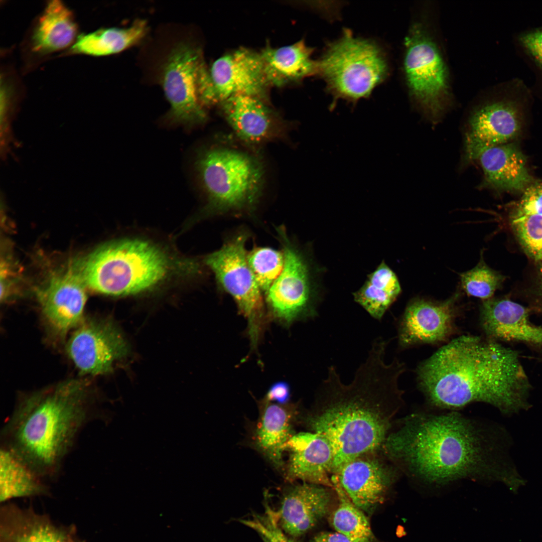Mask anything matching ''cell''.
I'll return each instance as SVG.
<instances>
[{
	"instance_id": "1",
	"label": "cell",
	"mask_w": 542,
	"mask_h": 542,
	"mask_svg": "<svg viewBox=\"0 0 542 542\" xmlns=\"http://www.w3.org/2000/svg\"><path fill=\"white\" fill-rule=\"evenodd\" d=\"M503 434L497 426L458 411L417 413L390 431L383 447L397 468L423 484L488 480L516 492L525 481L510 462Z\"/></svg>"
},
{
	"instance_id": "2",
	"label": "cell",
	"mask_w": 542,
	"mask_h": 542,
	"mask_svg": "<svg viewBox=\"0 0 542 542\" xmlns=\"http://www.w3.org/2000/svg\"><path fill=\"white\" fill-rule=\"evenodd\" d=\"M388 343L382 337L374 340L349 384L330 366L317 390L308 422L312 432L332 446V474L347 462L383 447L402 405L398 379L405 366L397 359L389 364L384 361Z\"/></svg>"
},
{
	"instance_id": "3",
	"label": "cell",
	"mask_w": 542,
	"mask_h": 542,
	"mask_svg": "<svg viewBox=\"0 0 542 542\" xmlns=\"http://www.w3.org/2000/svg\"><path fill=\"white\" fill-rule=\"evenodd\" d=\"M417 377L427 402L439 409L481 402L511 415L530 406L531 386L519 354L487 338L452 340L418 366Z\"/></svg>"
},
{
	"instance_id": "4",
	"label": "cell",
	"mask_w": 542,
	"mask_h": 542,
	"mask_svg": "<svg viewBox=\"0 0 542 542\" xmlns=\"http://www.w3.org/2000/svg\"><path fill=\"white\" fill-rule=\"evenodd\" d=\"M88 382L71 379L24 395L1 433V447L43 479L56 478L84 427L101 418Z\"/></svg>"
},
{
	"instance_id": "5",
	"label": "cell",
	"mask_w": 542,
	"mask_h": 542,
	"mask_svg": "<svg viewBox=\"0 0 542 542\" xmlns=\"http://www.w3.org/2000/svg\"><path fill=\"white\" fill-rule=\"evenodd\" d=\"M73 264L87 288L111 296L152 290L199 264L174 258L149 240L125 238L107 242Z\"/></svg>"
},
{
	"instance_id": "6",
	"label": "cell",
	"mask_w": 542,
	"mask_h": 542,
	"mask_svg": "<svg viewBox=\"0 0 542 542\" xmlns=\"http://www.w3.org/2000/svg\"><path fill=\"white\" fill-rule=\"evenodd\" d=\"M195 165L208 199L206 213L249 210L256 203L263 172L248 155L212 148L200 152Z\"/></svg>"
},
{
	"instance_id": "7",
	"label": "cell",
	"mask_w": 542,
	"mask_h": 542,
	"mask_svg": "<svg viewBox=\"0 0 542 542\" xmlns=\"http://www.w3.org/2000/svg\"><path fill=\"white\" fill-rule=\"evenodd\" d=\"M494 97L469 117L465 132L463 162L478 159L486 149L514 142L521 137L530 118L534 95L519 78L503 83Z\"/></svg>"
},
{
	"instance_id": "8",
	"label": "cell",
	"mask_w": 542,
	"mask_h": 542,
	"mask_svg": "<svg viewBox=\"0 0 542 542\" xmlns=\"http://www.w3.org/2000/svg\"><path fill=\"white\" fill-rule=\"evenodd\" d=\"M318 67V73L325 80L334 100L342 98L353 103L369 96L387 73L380 48L346 30L340 38L328 45Z\"/></svg>"
},
{
	"instance_id": "9",
	"label": "cell",
	"mask_w": 542,
	"mask_h": 542,
	"mask_svg": "<svg viewBox=\"0 0 542 542\" xmlns=\"http://www.w3.org/2000/svg\"><path fill=\"white\" fill-rule=\"evenodd\" d=\"M284 255L283 270L265 294L270 316L289 326L296 321L318 316L319 293L314 284L309 261L288 237L285 229L277 228Z\"/></svg>"
},
{
	"instance_id": "10",
	"label": "cell",
	"mask_w": 542,
	"mask_h": 542,
	"mask_svg": "<svg viewBox=\"0 0 542 542\" xmlns=\"http://www.w3.org/2000/svg\"><path fill=\"white\" fill-rule=\"evenodd\" d=\"M248 233L241 231L225 241L220 248L208 254L205 264L214 274L217 284L234 300L248 322L251 343L255 347L264 315L263 293L247 260Z\"/></svg>"
},
{
	"instance_id": "11",
	"label": "cell",
	"mask_w": 542,
	"mask_h": 542,
	"mask_svg": "<svg viewBox=\"0 0 542 542\" xmlns=\"http://www.w3.org/2000/svg\"><path fill=\"white\" fill-rule=\"evenodd\" d=\"M405 46L404 69L411 93L424 111L436 119L449 97L445 64L436 44L418 24L412 28Z\"/></svg>"
},
{
	"instance_id": "12",
	"label": "cell",
	"mask_w": 542,
	"mask_h": 542,
	"mask_svg": "<svg viewBox=\"0 0 542 542\" xmlns=\"http://www.w3.org/2000/svg\"><path fill=\"white\" fill-rule=\"evenodd\" d=\"M207 71L199 49L188 43L176 45L163 68L161 83L171 108L168 119L189 127L203 121L202 81Z\"/></svg>"
},
{
	"instance_id": "13",
	"label": "cell",
	"mask_w": 542,
	"mask_h": 542,
	"mask_svg": "<svg viewBox=\"0 0 542 542\" xmlns=\"http://www.w3.org/2000/svg\"><path fill=\"white\" fill-rule=\"evenodd\" d=\"M66 352L81 374L97 375L112 371L128 353V346L108 320L84 318L67 343Z\"/></svg>"
},
{
	"instance_id": "14",
	"label": "cell",
	"mask_w": 542,
	"mask_h": 542,
	"mask_svg": "<svg viewBox=\"0 0 542 542\" xmlns=\"http://www.w3.org/2000/svg\"><path fill=\"white\" fill-rule=\"evenodd\" d=\"M211 104L239 95L264 98L269 86L260 54L239 48L217 58L208 71Z\"/></svg>"
},
{
	"instance_id": "15",
	"label": "cell",
	"mask_w": 542,
	"mask_h": 542,
	"mask_svg": "<svg viewBox=\"0 0 542 542\" xmlns=\"http://www.w3.org/2000/svg\"><path fill=\"white\" fill-rule=\"evenodd\" d=\"M86 286L72 265L53 275L36 295L42 315L50 331L63 339L83 320L87 301Z\"/></svg>"
},
{
	"instance_id": "16",
	"label": "cell",
	"mask_w": 542,
	"mask_h": 542,
	"mask_svg": "<svg viewBox=\"0 0 542 542\" xmlns=\"http://www.w3.org/2000/svg\"><path fill=\"white\" fill-rule=\"evenodd\" d=\"M459 293L442 302L421 298L410 301L398 324L399 346L437 344L448 339L456 331Z\"/></svg>"
},
{
	"instance_id": "17",
	"label": "cell",
	"mask_w": 542,
	"mask_h": 542,
	"mask_svg": "<svg viewBox=\"0 0 542 542\" xmlns=\"http://www.w3.org/2000/svg\"><path fill=\"white\" fill-rule=\"evenodd\" d=\"M372 453L347 462L334 474L352 502L368 513L383 501L395 475Z\"/></svg>"
},
{
	"instance_id": "18",
	"label": "cell",
	"mask_w": 542,
	"mask_h": 542,
	"mask_svg": "<svg viewBox=\"0 0 542 542\" xmlns=\"http://www.w3.org/2000/svg\"><path fill=\"white\" fill-rule=\"evenodd\" d=\"M529 312L510 300L491 298L481 305V325L487 338L542 346V326L530 322Z\"/></svg>"
},
{
	"instance_id": "19",
	"label": "cell",
	"mask_w": 542,
	"mask_h": 542,
	"mask_svg": "<svg viewBox=\"0 0 542 542\" xmlns=\"http://www.w3.org/2000/svg\"><path fill=\"white\" fill-rule=\"evenodd\" d=\"M329 488L303 482L287 490L276 512L284 532L298 536L314 527L329 510L332 499Z\"/></svg>"
},
{
	"instance_id": "20",
	"label": "cell",
	"mask_w": 542,
	"mask_h": 542,
	"mask_svg": "<svg viewBox=\"0 0 542 542\" xmlns=\"http://www.w3.org/2000/svg\"><path fill=\"white\" fill-rule=\"evenodd\" d=\"M291 451L287 466L289 480L320 485L333 489L332 474L334 452L329 441L314 432L292 436L286 445Z\"/></svg>"
},
{
	"instance_id": "21",
	"label": "cell",
	"mask_w": 542,
	"mask_h": 542,
	"mask_svg": "<svg viewBox=\"0 0 542 542\" xmlns=\"http://www.w3.org/2000/svg\"><path fill=\"white\" fill-rule=\"evenodd\" d=\"M478 159L483 172L482 188L523 192L533 183L525 157L514 142L488 148Z\"/></svg>"
},
{
	"instance_id": "22",
	"label": "cell",
	"mask_w": 542,
	"mask_h": 542,
	"mask_svg": "<svg viewBox=\"0 0 542 542\" xmlns=\"http://www.w3.org/2000/svg\"><path fill=\"white\" fill-rule=\"evenodd\" d=\"M313 51L304 40L277 48L266 45L259 53L269 85L297 83L318 73V61L312 58Z\"/></svg>"
},
{
	"instance_id": "23",
	"label": "cell",
	"mask_w": 542,
	"mask_h": 542,
	"mask_svg": "<svg viewBox=\"0 0 542 542\" xmlns=\"http://www.w3.org/2000/svg\"><path fill=\"white\" fill-rule=\"evenodd\" d=\"M77 26L71 11L62 2L48 3L34 28L32 50L46 54L62 50L75 42Z\"/></svg>"
},
{
	"instance_id": "24",
	"label": "cell",
	"mask_w": 542,
	"mask_h": 542,
	"mask_svg": "<svg viewBox=\"0 0 542 542\" xmlns=\"http://www.w3.org/2000/svg\"><path fill=\"white\" fill-rule=\"evenodd\" d=\"M220 104L229 124L242 139L257 142L268 134L273 118L263 98L239 95L228 98Z\"/></svg>"
},
{
	"instance_id": "25",
	"label": "cell",
	"mask_w": 542,
	"mask_h": 542,
	"mask_svg": "<svg viewBox=\"0 0 542 542\" xmlns=\"http://www.w3.org/2000/svg\"><path fill=\"white\" fill-rule=\"evenodd\" d=\"M255 433L257 448L277 468L283 466V453L292 437L293 409L265 400Z\"/></svg>"
},
{
	"instance_id": "26",
	"label": "cell",
	"mask_w": 542,
	"mask_h": 542,
	"mask_svg": "<svg viewBox=\"0 0 542 542\" xmlns=\"http://www.w3.org/2000/svg\"><path fill=\"white\" fill-rule=\"evenodd\" d=\"M147 31V23L144 20H137L128 28L100 29L78 36L70 52L92 56L116 54L139 42Z\"/></svg>"
},
{
	"instance_id": "27",
	"label": "cell",
	"mask_w": 542,
	"mask_h": 542,
	"mask_svg": "<svg viewBox=\"0 0 542 542\" xmlns=\"http://www.w3.org/2000/svg\"><path fill=\"white\" fill-rule=\"evenodd\" d=\"M1 525V542H70L62 530L47 519L8 507Z\"/></svg>"
},
{
	"instance_id": "28",
	"label": "cell",
	"mask_w": 542,
	"mask_h": 542,
	"mask_svg": "<svg viewBox=\"0 0 542 542\" xmlns=\"http://www.w3.org/2000/svg\"><path fill=\"white\" fill-rule=\"evenodd\" d=\"M401 291L396 275L383 261L353 295L356 302L380 321Z\"/></svg>"
},
{
	"instance_id": "29",
	"label": "cell",
	"mask_w": 542,
	"mask_h": 542,
	"mask_svg": "<svg viewBox=\"0 0 542 542\" xmlns=\"http://www.w3.org/2000/svg\"><path fill=\"white\" fill-rule=\"evenodd\" d=\"M43 479L7 449L1 448L0 498H11L40 494L45 492Z\"/></svg>"
},
{
	"instance_id": "30",
	"label": "cell",
	"mask_w": 542,
	"mask_h": 542,
	"mask_svg": "<svg viewBox=\"0 0 542 542\" xmlns=\"http://www.w3.org/2000/svg\"><path fill=\"white\" fill-rule=\"evenodd\" d=\"M331 479L339 500L337 508L330 516L332 526L352 542H375V537L363 511L350 500L336 475H332Z\"/></svg>"
},
{
	"instance_id": "31",
	"label": "cell",
	"mask_w": 542,
	"mask_h": 542,
	"mask_svg": "<svg viewBox=\"0 0 542 542\" xmlns=\"http://www.w3.org/2000/svg\"><path fill=\"white\" fill-rule=\"evenodd\" d=\"M513 41L516 52L533 74L532 93L542 102V26L517 33Z\"/></svg>"
},
{
	"instance_id": "32",
	"label": "cell",
	"mask_w": 542,
	"mask_h": 542,
	"mask_svg": "<svg viewBox=\"0 0 542 542\" xmlns=\"http://www.w3.org/2000/svg\"><path fill=\"white\" fill-rule=\"evenodd\" d=\"M247 260L259 287L265 294L284 267V255L282 250L257 247L247 252Z\"/></svg>"
},
{
	"instance_id": "33",
	"label": "cell",
	"mask_w": 542,
	"mask_h": 542,
	"mask_svg": "<svg viewBox=\"0 0 542 542\" xmlns=\"http://www.w3.org/2000/svg\"><path fill=\"white\" fill-rule=\"evenodd\" d=\"M461 286L470 296L487 300L500 288L504 277L488 266L481 257L473 268L460 274Z\"/></svg>"
},
{
	"instance_id": "34",
	"label": "cell",
	"mask_w": 542,
	"mask_h": 542,
	"mask_svg": "<svg viewBox=\"0 0 542 542\" xmlns=\"http://www.w3.org/2000/svg\"><path fill=\"white\" fill-rule=\"evenodd\" d=\"M511 224L526 254L535 260L542 261V216L514 212Z\"/></svg>"
},
{
	"instance_id": "35",
	"label": "cell",
	"mask_w": 542,
	"mask_h": 542,
	"mask_svg": "<svg viewBox=\"0 0 542 542\" xmlns=\"http://www.w3.org/2000/svg\"><path fill=\"white\" fill-rule=\"evenodd\" d=\"M240 522L256 531L263 542H294L285 534L278 523L276 512L268 505L263 515H254L252 519Z\"/></svg>"
},
{
	"instance_id": "36",
	"label": "cell",
	"mask_w": 542,
	"mask_h": 542,
	"mask_svg": "<svg viewBox=\"0 0 542 542\" xmlns=\"http://www.w3.org/2000/svg\"><path fill=\"white\" fill-rule=\"evenodd\" d=\"M522 193L514 212L542 216V182H533Z\"/></svg>"
},
{
	"instance_id": "37",
	"label": "cell",
	"mask_w": 542,
	"mask_h": 542,
	"mask_svg": "<svg viewBox=\"0 0 542 542\" xmlns=\"http://www.w3.org/2000/svg\"><path fill=\"white\" fill-rule=\"evenodd\" d=\"M290 389L289 385L284 381L274 383L269 388L266 395L265 400L277 401L278 404H285L290 398Z\"/></svg>"
},
{
	"instance_id": "38",
	"label": "cell",
	"mask_w": 542,
	"mask_h": 542,
	"mask_svg": "<svg viewBox=\"0 0 542 542\" xmlns=\"http://www.w3.org/2000/svg\"><path fill=\"white\" fill-rule=\"evenodd\" d=\"M310 542H352L345 535L338 532H322L316 535Z\"/></svg>"
},
{
	"instance_id": "39",
	"label": "cell",
	"mask_w": 542,
	"mask_h": 542,
	"mask_svg": "<svg viewBox=\"0 0 542 542\" xmlns=\"http://www.w3.org/2000/svg\"><path fill=\"white\" fill-rule=\"evenodd\" d=\"M541 274H542V272H541ZM538 301H538V305L537 306L538 310L539 311L542 312V285H541V287L540 292L539 295V300H538Z\"/></svg>"
}]
</instances>
